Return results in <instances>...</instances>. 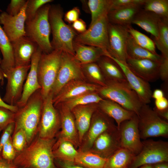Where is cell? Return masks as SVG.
Returning a JSON list of instances; mask_svg holds the SVG:
<instances>
[{"label": "cell", "mask_w": 168, "mask_h": 168, "mask_svg": "<svg viewBox=\"0 0 168 168\" xmlns=\"http://www.w3.org/2000/svg\"><path fill=\"white\" fill-rule=\"evenodd\" d=\"M56 140V138L44 139L37 134L29 144L17 153L13 164L23 168H57L52 153Z\"/></svg>", "instance_id": "1"}, {"label": "cell", "mask_w": 168, "mask_h": 168, "mask_svg": "<svg viewBox=\"0 0 168 168\" xmlns=\"http://www.w3.org/2000/svg\"><path fill=\"white\" fill-rule=\"evenodd\" d=\"M40 89L33 93L26 104L18 107L15 113L13 133L20 129L24 130L26 136L27 145L38 133L44 101Z\"/></svg>", "instance_id": "2"}, {"label": "cell", "mask_w": 168, "mask_h": 168, "mask_svg": "<svg viewBox=\"0 0 168 168\" xmlns=\"http://www.w3.org/2000/svg\"><path fill=\"white\" fill-rule=\"evenodd\" d=\"M97 92L103 99L113 101L137 115L143 105L127 81L106 80L105 85Z\"/></svg>", "instance_id": "3"}, {"label": "cell", "mask_w": 168, "mask_h": 168, "mask_svg": "<svg viewBox=\"0 0 168 168\" xmlns=\"http://www.w3.org/2000/svg\"><path fill=\"white\" fill-rule=\"evenodd\" d=\"M48 17L53 36L51 43L53 49L74 56L73 44L76 34L72 28L64 21L61 8L51 5Z\"/></svg>", "instance_id": "4"}, {"label": "cell", "mask_w": 168, "mask_h": 168, "mask_svg": "<svg viewBox=\"0 0 168 168\" xmlns=\"http://www.w3.org/2000/svg\"><path fill=\"white\" fill-rule=\"evenodd\" d=\"M51 5L49 3L41 7L31 19L26 21V36L35 42L42 53L48 54L53 50L49 36L51 31L49 20Z\"/></svg>", "instance_id": "5"}, {"label": "cell", "mask_w": 168, "mask_h": 168, "mask_svg": "<svg viewBox=\"0 0 168 168\" xmlns=\"http://www.w3.org/2000/svg\"><path fill=\"white\" fill-rule=\"evenodd\" d=\"M62 52L53 50L49 53H42L41 55L38 63L37 75L44 100L51 92L55 82Z\"/></svg>", "instance_id": "6"}, {"label": "cell", "mask_w": 168, "mask_h": 168, "mask_svg": "<svg viewBox=\"0 0 168 168\" xmlns=\"http://www.w3.org/2000/svg\"><path fill=\"white\" fill-rule=\"evenodd\" d=\"M141 139L168 137V121L162 119L147 104H143L138 115Z\"/></svg>", "instance_id": "7"}, {"label": "cell", "mask_w": 168, "mask_h": 168, "mask_svg": "<svg viewBox=\"0 0 168 168\" xmlns=\"http://www.w3.org/2000/svg\"><path fill=\"white\" fill-rule=\"evenodd\" d=\"M108 13L100 17L84 33L76 35L74 42L82 44L95 47L109 53Z\"/></svg>", "instance_id": "8"}, {"label": "cell", "mask_w": 168, "mask_h": 168, "mask_svg": "<svg viewBox=\"0 0 168 168\" xmlns=\"http://www.w3.org/2000/svg\"><path fill=\"white\" fill-rule=\"evenodd\" d=\"M139 153L134 157L129 168H138L146 164L168 162V142L145 140Z\"/></svg>", "instance_id": "9"}, {"label": "cell", "mask_w": 168, "mask_h": 168, "mask_svg": "<svg viewBox=\"0 0 168 168\" xmlns=\"http://www.w3.org/2000/svg\"><path fill=\"white\" fill-rule=\"evenodd\" d=\"M76 80H85L81 65L74 56L62 52L56 80L51 91L53 97L66 84Z\"/></svg>", "instance_id": "10"}, {"label": "cell", "mask_w": 168, "mask_h": 168, "mask_svg": "<svg viewBox=\"0 0 168 168\" xmlns=\"http://www.w3.org/2000/svg\"><path fill=\"white\" fill-rule=\"evenodd\" d=\"M53 96L50 92L44 100L37 135L42 138H55L60 130L61 121L59 114L54 106Z\"/></svg>", "instance_id": "11"}, {"label": "cell", "mask_w": 168, "mask_h": 168, "mask_svg": "<svg viewBox=\"0 0 168 168\" xmlns=\"http://www.w3.org/2000/svg\"><path fill=\"white\" fill-rule=\"evenodd\" d=\"M30 67H15L5 74L7 82L5 95L2 99L5 103L12 105H16L21 99L24 82Z\"/></svg>", "instance_id": "12"}, {"label": "cell", "mask_w": 168, "mask_h": 168, "mask_svg": "<svg viewBox=\"0 0 168 168\" xmlns=\"http://www.w3.org/2000/svg\"><path fill=\"white\" fill-rule=\"evenodd\" d=\"M116 126L114 120L98 108L93 115L90 126L77 149L78 151H89L94 141L100 134Z\"/></svg>", "instance_id": "13"}, {"label": "cell", "mask_w": 168, "mask_h": 168, "mask_svg": "<svg viewBox=\"0 0 168 168\" xmlns=\"http://www.w3.org/2000/svg\"><path fill=\"white\" fill-rule=\"evenodd\" d=\"M109 54L117 60L126 63L128 56L127 43L129 34L126 26L109 23Z\"/></svg>", "instance_id": "14"}, {"label": "cell", "mask_w": 168, "mask_h": 168, "mask_svg": "<svg viewBox=\"0 0 168 168\" xmlns=\"http://www.w3.org/2000/svg\"><path fill=\"white\" fill-rule=\"evenodd\" d=\"M121 148L135 156L141 151L142 144L138 128V118L135 114L131 119L123 122L119 128Z\"/></svg>", "instance_id": "15"}, {"label": "cell", "mask_w": 168, "mask_h": 168, "mask_svg": "<svg viewBox=\"0 0 168 168\" xmlns=\"http://www.w3.org/2000/svg\"><path fill=\"white\" fill-rule=\"evenodd\" d=\"M121 148L119 131L116 126L100 134L88 151L107 159Z\"/></svg>", "instance_id": "16"}, {"label": "cell", "mask_w": 168, "mask_h": 168, "mask_svg": "<svg viewBox=\"0 0 168 168\" xmlns=\"http://www.w3.org/2000/svg\"><path fill=\"white\" fill-rule=\"evenodd\" d=\"M60 115V129L56 137L72 143L77 149L80 143L75 119L71 110L63 103L54 105Z\"/></svg>", "instance_id": "17"}, {"label": "cell", "mask_w": 168, "mask_h": 168, "mask_svg": "<svg viewBox=\"0 0 168 168\" xmlns=\"http://www.w3.org/2000/svg\"><path fill=\"white\" fill-rule=\"evenodd\" d=\"M105 56L112 59L120 67L129 86L137 94L142 103L147 104L150 103L152 92L149 83L135 74L126 63L117 60L109 53Z\"/></svg>", "instance_id": "18"}, {"label": "cell", "mask_w": 168, "mask_h": 168, "mask_svg": "<svg viewBox=\"0 0 168 168\" xmlns=\"http://www.w3.org/2000/svg\"><path fill=\"white\" fill-rule=\"evenodd\" d=\"M26 3L16 16H12L6 12H2L0 14V25H3L2 28L11 43L26 35L25 23Z\"/></svg>", "instance_id": "19"}, {"label": "cell", "mask_w": 168, "mask_h": 168, "mask_svg": "<svg viewBox=\"0 0 168 168\" xmlns=\"http://www.w3.org/2000/svg\"><path fill=\"white\" fill-rule=\"evenodd\" d=\"M100 86L86 82L85 80H76L66 84L58 94L53 98L54 105L64 103L83 93L97 91Z\"/></svg>", "instance_id": "20"}, {"label": "cell", "mask_w": 168, "mask_h": 168, "mask_svg": "<svg viewBox=\"0 0 168 168\" xmlns=\"http://www.w3.org/2000/svg\"><path fill=\"white\" fill-rule=\"evenodd\" d=\"M161 63L149 59H135L128 57L126 64L135 74L149 82L159 77Z\"/></svg>", "instance_id": "21"}, {"label": "cell", "mask_w": 168, "mask_h": 168, "mask_svg": "<svg viewBox=\"0 0 168 168\" xmlns=\"http://www.w3.org/2000/svg\"><path fill=\"white\" fill-rule=\"evenodd\" d=\"M42 53V51L38 47L32 56L30 68L24 85L21 96L16 105L18 107L24 106L33 93L41 89L38 80L37 68Z\"/></svg>", "instance_id": "22"}, {"label": "cell", "mask_w": 168, "mask_h": 168, "mask_svg": "<svg viewBox=\"0 0 168 168\" xmlns=\"http://www.w3.org/2000/svg\"><path fill=\"white\" fill-rule=\"evenodd\" d=\"M11 43L15 67L30 65L31 57L38 48V45L26 35L20 37Z\"/></svg>", "instance_id": "23"}, {"label": "cell", "mask_w": 168, "mask_h": 168, "mask_svg": "<svg viewBox=\"0 0 168 168\" xmlns=\"http://www.w3.org/2000/svg\"><path fill=\"white\" fill-rule=\"evenodd\" d=\"M98 109L97 104H94L77 106L71 110L75 119L80 144L90 126L93 115Z\"/></svg>", "instance_id": "24"}, {"label": "cell", "mask_w": 168, "mask_h": 168, "mask_svg": "<svg viewBox=\"0 0 168 168\" xmlns=\"http://www.w3.org/2000/svg\"><path fill=\"white\" fill-rule=\"evenodd\" d=\"M142 6L139 5H134L111 9L107 14L109 22L125 26L131 25L134 18L142 9Z\"/></svg>", "instance_id": "25"}, {"label": "cell", "mask_w": 168, "mask_h": 168, "mask_svg": "<svg viewBox=\"0 0 168 168\" xmlns=\"http://www.w3.org/2000/svg\"><path fill=\"white\" fill-rule=\"evenodd\" d=\"M97 105L100 110L115 121L118 128L123 122L130 119L136 114L108 99H103Z\"/></svg>", "instance_id": "26"}, {"label": "cell", "mask_w": 168, "mask_h": 168, "mask_svg": "<svg viewBox=\"0 0 168 168\" xmlns=\"http://www.w3.org/2000/svg\"><path fill=\"white\" fill-rule=\"evenodd\" d=\"M161 17L152 12L142 9L134 18L132 24H135L151 34L153 39L158 37L159 24Z\"/></svg>", "instance_id": "27"}, {"label": "cell", "mask_w": 168, "mask_h": 168, "mask_svg": "<svg viewBox=\"0 0 168 168\" xmlns=\"http://www.w3.org/2000/svg\"><path fill=\"white\" fill-rule=\"evenodd\" d=\"M74 57L81 65L97 62L105 52L101 49L73 42Z\"/></svg>", "instance_id": "28"}, {"label": "cell", "mask_w": 168, "mask_h": 168, "mask_svg": "<svg viewBox=\"0 0 168 168\" xmlns=\"http://www.w3.org/2000/svg\"><path fill=\"white\" fill-rule=\"evenodd\" d=\"M0 12H2L0 9ZM0 50L2 56L0 67L4 74L15 67L13 52L11 42L0 25Z\"/></svg>", "instance_id": "29"}, {"label": "cell", "mask_w": 168, "mask_h": 168, "mask_svg": "<svg viewBox=\"0 0 168 168\" xmlns=\"http://www.w3.org/2000/svg\"><path fill=\"white\" fill-rule=\"evenodd\" d=\"M52 148L54 159L65 161L74 162L78 151L71 142L58 137Z\"/></svg>", "instance_id": "30"}, {"label": "cell", "mask_w": 168, "mask_h": 168, "mask_svg": "<svg viewBox=\"0 0 168 168\" xmlns=\"http://www.w3.org/2000/svg\"><path fill=\"white\" fill-rule=\"evenodd\" d=\"M97 62L106 80L127 81L120 67L110 58L104 56Z\"/></svg>", "instance_id": "31"}, {"label": "cell", "mask_w": 168, "mask_h": 168, "mask_svg": "<svg viewBox=\"0 0 168 168\" xmlns=\"http://www.w3.org/2000/svg\"><path fill=\"white\" fill-rule=\"evenodd\" d=\"M126 52L128 57L133 59H149L160 63L163 59L161 55L154 54L138 44L130 34L127 43Z\"/></svg>", "instance_id": "32"}, {"label": "cell", "mask_w": 168, "mask_h": 168, "mask_svg": "<svg viewBox=\"0 0 168 168\" xmlns=\"http://www.w3.org/2000/svg\"><path fill=\"white\" fill-rule=\"evenodd\" d=\"M134 156L121 147L107 159L104 168H129Z\"/></svg>", "instance_id": "33"}, {"label": "cell", "mask_w": 168, "mask_h": 168, "mask_svg": "<svg viewBox=\"0 0 168 168\" xmlns=\"http://www.w3.org/2000/svg\"><path fill=\"white\" fill-rule=\"evenodd\" d=\"M106 159L89 151H78L74 162L84 168H104Z\"/></svg>", "instance_id": "34"}, {"label": "cell", "mask_w": 168, "mask_h": 168, "mask_svg": "<svg viewBox=\"0 0 168 168\" xmlns=\"http://www.w3.org/2000/svg\"><path fill=\"white\" fill-rule=\"evenodd\" d=\"M155 44L160 51L162 56L168 58V18L161 17L159 24L157 39H153Z\"/></svg>", "instance_id": "35"}, {"label": "cell", "mask_w": 168, "mask_h": 168, "mask_svg": "<svg viewBox=\"0 0 168 168\" xmlns=\"http://www.w3.org/2000/svg\"><path fill=\"white\" fill-rule=\"evenodd\" d=\"M103 99L97 92L92 91L83 93L62 103L71 110L77 106L97 104Z\"/></svg>", "instance_id": "36"}, {"label": "cell", "mask_w": 168, "mask_h": 168, "mask_svg": "<svg viewBox=\"0 0 168 168\" xmlns=\"http://www.w3.org/2000/svg\"><path fill=\"white\" fill-rule=\"evenodd\" d=\"M86 78L90 82L101 86L105 85L106 80L99 66L95 63L81 65Z\"/></svg>", "instance_id": "37"}, {"label": "cell", "mask_w": 168, "mask_h": 168, "mask_svg": "<svg viewBox=\"0 0 168 168\" xmlns=\"http://www.w3.org/2000/svg\"><path fill=\"white\" fill-rule=\"evenodd\" d=\"M111 0H89L87 5L91 14L90 26L110 9Z\"/></svg>", "instance_id": "38"}, {"label": "cell", "mask_w": 168, "mask_h": 168, "mask_svg": "<svg viewBox=\"0 0 168 168\" xmlns=\"http://www.w3.org/2000/svg\"><path fill=\"white\" fill-rule=\"evenodd\" d=\"M142 8L161 17L168 18V0H146Z\"/></svg>", "instance_id": "39"}, {"label": "cell", "mask_w": 168, "mask_h": 168, "mask_svg": "<svg viewBox=\"0 0 168 168\" xmlns=\"http://www.w3.org/2000/svg\"><path fill=\"white\" fill-rule=\"evenodd\" d=\"M126 27L129 33L138 44L154 54H157L156 50V46L153 40L146 35L135 29L131 25Z\"/></svg>", "instance_id": "40"}, {"label": "cell", "mask_w": 168, "mask_h": 168, "mask_svg": "<svg viewBox=\"0 0 168 168\" xmlns=\"http://www.w3.org/2000/svg\"><path fill=\"white\" fill-rule=\"evenodd\" d=\"M53 1L52 0H27L25 9L26 21L33 17L37 11L43 6Z\"/></svg>", "instance_id": "41"}, {"label": "cell", "mask_w": 168, "mask_h": 168, "mask_svg": "<svg viewBox=\"0 0 168 168\" xmlns=\"http://www.w3.org/2000/svg\"><path fill=\"white\" fill-rule=\"evenodd\" d=\"M13 146L17 153L22 151L27 145L25 132L20 129L12 134V137Z\"/></svg>", "instance_id": "42"}, {"label": "cell", "mask_w": 168, "mask_h": 168, "mask_svg": "<svg viewBox=\"0 0 168 168\" xmlns=\"http://www.w3.org/2000/svg\"><path fill=\"white\" fill-rule=\"evenodd\" d=\"M15 112L0 107V128L4 130L9 124L14 123Z\"/></svg>", "instance_id": "43"}, {"label": "cell", "mask_w": 168, "mask_h": 168, "mask_svg": "<svg viewBox=\"0 0 168 168\" xmlns=\"http://www.w3.org/2000/svg\"><path fill=\"white\" fill-rule=\"evenodd\" d=\"M16 153L17 152L13 146L11 137L4 144L0 156L9 162H13Z\"/></svg>", "instance_id": "44"}, {"label": "cell", "mask_w": 168, "mask_h": 168, "mask_svg": "<svg viewBox=\"0 0 168 168\" xmlns=\"http://www.w3.org/2000/svg\"><path fill=\"white\" fill-rule=\"evenodd\" d=\"M27 0H12L8 5L6 12L12 16L18 14L26 4Z\"/></svg>", "instance_id": "45"}, {"label": "cell", "mask_w": 168, "mask_h": 168, "mask_svg": "<svg viewBox=\"0 0 168 168\" xmlns=\"http://www.w3.org/2000/svg\"><path fill=\"white\" fill-rule=\"evenodd\" d=\"M146 0H111L110 10L123 7L134 5L143 6Z\"/></svg>", "instance_id": "46"}, {"label": "cell", "mask_w": 168, "mask_h": 168, "mask_svg": "<svg viewBox=\"0 0 168 168\" xmlns=\"http://www.w3.org/2000/svg\"><path fill=\"white\" fill-rule=\"evenodd\" d=\"M14 128V124L12 123L9 124L4 129L0 139V156L4 144L13 133Z\"/></svg>", "instance_id": "47"}, {"label": "cell", "mask_w": 168, "mask_h": 168, "mask_svg": "<svg viewBox=\"0 0 168 168\" xmlns=\"http://www.w3.org/2000/svg\"><path fill=\"white\" fill-rule=\"evenodd\" d=\"M79 9L75 7L68 11L64 16V20L68 23H73L79 19Z\"/></svg>", "instance_id": "48"}, {"label": "cell", "mask_w": 168, "mask_h": 168, "mask_svg": "<svg viewBox=\"0 0 168 168\" xmlns=\"http://www.w3.org/2000/svg\"><path fill=\"white\" fill-rule=\"evenodd\" d=\"M163 58L159 67V77L167 83L168 80V58Z\"/></svg>", "instance_id": "49"}, {"label": "cell", "mask_w": 168, "mask_h": 168, "mask_svg": "<svg viewBox=\"0 0 168 168\" xmlns=\"http://www.w3.org/2000/svg\"><path fill=\"white\" fill-rule=\"evenodd\" d=\"M55 164L57 168H84L74 162L54 159Z\"/></svg>", "instance_id": "50"}, {"label": "cell", "mask_w": 168, "mask_h": 168, "mask_svg": "<svg viewBox=\"0 0 168 168\" xmlns=\"http://www.w3.org/2000/svg\"><path fill=\"white\" fill-rule=\"evenodd\" d=\"M4 78H5V75L2 70L0 67V82L3 81ZM0 107L6 108L11 111L16 112L18 109V107L16 105H12L5 103L0 96Z\"/></svg>", "instance_id": "51"}, {"label": "cell", "mask_w": 168, "mask_h": 168, "mask_svg": "<svg viewBox=\"0 0 168 168\" xmlns=\"http://www.w3.org/2000/svg\"><path fill=\"white\" fill-rule=\"evenodd\" d=\"M72 27L73 29L80 34L84 33L87 30L85 22L80 19H78L72 23Z\"/></svg>", "instance_id": "52"}, {"label": "cell", "mask_w": 168, "mask_h": 168, "mask_svg": "<svg viewBox=\"0 0 168 168\" xmlns=\"http://www.w3.org/2000/svg\"><path fill=\"white\" fill-rule=\"evenodd\" d=\"M155 108L159 110H163L168 109V100L164 96L155 100Z\"/></svg>", "instance_id": "53"}, {"label": "cell", "mask_w": 168, "mask_h": 168, "mask_svg": "<svg viewBox=\"0 0 168 168\" xmlns=\"http://www.w3.org/2000/svg\"><path fill=\"white\" fill-rule=\"evenodd\" d=\"M13 162H9L0 156V168H16Z\"/></svg>", "instance_id": "54"}, {"label": "cell", "mask_w": 168, "mask_h": 168, "mask_svg": "<svg viewBox=\"0 0 168 168\" xmlns=\"http://www.w3.org/2000/svg\"><path fill=\"white\" fill-rule=\"evenodd\" d=\"M153 109L161 118L168 121V109L163 110H159L155 107Z\"/></svg>", "instance_id": "55"}, {"label": "cell", "mask_w": 168, "mask_h": 168, "mask_svg": "<svg viewBox=\"0 0 168 168\" xmlns=\"http://www.w3.org/2000/svg\"><path fill=\"white\" fill-rule=\"evenodd\" d=\"M164 97V94L163 91L160 89H155L152 92V98H153L155 100L161 99Z\"/></svg>", "instance_id": "56"}, {"label": "cell", "mask_w": 168, "mask_h": 168, "mask_svg": "<svg viewBox=\"0 0 168 168\" xmlns=\"http://www.w3.org/2000/svg\"><path fill=\"white\" fill-rule=\"evenodd\" d=\"M153 168H168V162H162L153 165Z\"/></svg>", "instance_id": "57"}, {"label": "cell", "mask_w": 168, "mask_h": 168, "mask_svg": "<svg viewBox=\"0 0 168 168\" xmlns=\"http://www.w3.org/2000/svg\"><path fill=\"white\" fill-rule=\"evenodd\" d=\"M138 168H153V165H144L139 167Z\"/></svg>", "instance_id": "58"}, {"label": "cell", "mask_w": 168, "mask_h": 168, "mask_svg": "<svg viewBox=\"0 0 168 168\" xmlns=\"http://www.w3.org/2000/svg\"><path fill=\"white\" fill-rule=\"evenodd\" d=\"M1 59H2L1 58H0V63H1Z\"/></svg>", "instance_id": "59"}, {"label": "cell", "mask_w": 168, "mask_h": 168, "mask_svg": "<svg viewBox=\"0 0 168 168\" xmlns=\"http://www.w3.org/2000/svg\"><path fill=\"white\" fill-rule=\"evenodd\" d=\"M2 130V129L0 128V132Z\"/></svg>", "instance_id": "60"}, {"label": "cell", "mask_w": 168, "mask_h": 168, "mask_svg": "<svg viewBox=\"0 0 168 168\" xmlns=\"http://www.w3.org/2000/svg\"><path fill=\"white\" fill-rule=\"evenodd\" d=\"M16 168H21V167H17Z\"/></svg>", "instance_id": "61"}]
</instances>
